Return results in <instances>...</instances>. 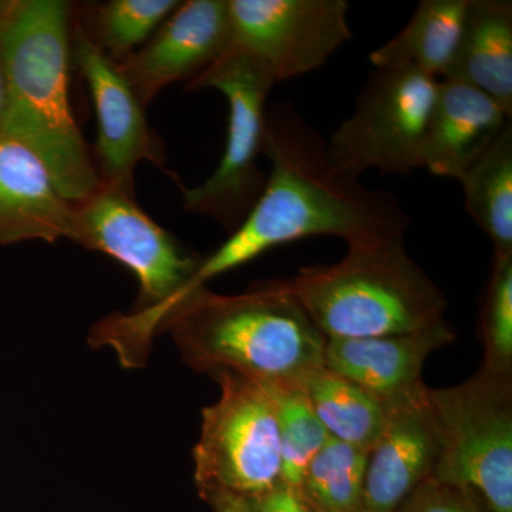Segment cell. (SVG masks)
Instances as JSON below:
<instances>
[{
  "instance_id": "cell-1",
  "label": "cell",
  "mask_w": 512,
  "mask_h": 512,
  "mask_svg": "<svg viewBox=\"0 0 512 512\" xmlns=\"http://www.w3.org/2000/svg\"><path fill=\"white\" fill-rule=\"evenodd\" d=\"M262 154L271 161L264 192L227 241L202 258L194 279L175 301L289 242L339 237L349 244L404 237L412 224L392 194L338 173L330 163L328 143L289 104L266 110Z\"/></svg>"
},
{
  "instance_id": "cell-2",
  "label": "cell",
  "mask_w": 512,
  "mask_h": 512,
  "mask_svg": "<svg viewBox=\"0 0 512 512\" xmlns=\"http://www.w3.org/2000/svg\"><path fill=\"white\" fill-rule=\"evenodd\" d=\"M73 8L64 0H8L0 13L8 77L0 134L25 144L60 194L79 204L99 190L101 180L70 101Z\"/></svg>"
},
{
  "instance_id": "cell-3",
  "label": "cell",
  "mask_w": 512,
  "mask_h": 512,
  "mask_svg": "<svg viewBox=\"0 0 512 512\" xmlns=\"http://www.w3.org/2000/svg\"><path fill=\"white\" fill-rule=\"evenodd\" d=\"M185 365L214 376L232 372L266 384H302L323 367L326 339L284 281L239 295L192 289L158 319Z\"/></svg>"
},
{
  "instance_id": "cell-4",
  "label": "cell",
  "mask_w": 512,
  "mask_h": 512,
  "mask_svg": "<svg viewBox=\"0 0 512 512\" xmlns=\"http://www.w3.org/2000/svg\"><path fill=\"white\" fill-rule=\"evenodd\" d=\"M325 339L414 332L444 320L447 299L407 254L404 237L349 242L336 264L282 279Z\"/></svg>"
},
{
  "instance_id": "cell-5",
  "label": "cell",
  "mask_w": 512,
  "mask_h": 512,
  "mask_svg": "<svg viewBox=\"0 0 512 512\" xmlns=\"http://www.w3.org/2000/svg\"><path fill=\"white\" fill-rule=\"evenodd\" d=\"M441 440L433 478L473 488L512 512V375L481 366L467 382L427 392Z\"/></svg>"
},
{
  "instance_id": "cell-6",
  "label": "cell",
  "mask_w": 512,
  "mask_h": 512,
  "mask_svg": "<svg viewBox=\"0 0 512 512\" xmlns=\"http://www.w3.org/2000/svg\"><path fill=\"white\" fill-rule=\"evenodd\" d=\"M221 396L202 410L194 478L201 498L224 493L252 500L282 481L278 416L265 383L232 372L212 376Z\"/></svg>"
},
{
  "instance_id": "cell-7",
  "label": "cell",
  "mask_w": 512,
  "mask_h": 512,
  "mask_svg": "<svg viewBox=\"0 0 512 512\" xmlns=\"http://www.w3.org/2000/svg\"><path fill=\"white\" fill-rule=\"evenodd\" d=\"M275 86L261 64L228 49L187 90L214 89L229 104L227 143L217 170L208 180L183 192L185 211L205 215L228 232L248 217L265 190L268 175L259 167L264 143L266 101Z\"/></svg>"
},
{
  "instance_id": "cell-8",
  "label": "cell",
  "mask_w": 512,
  "mask_h": 512,
  "mask_svg": "<svg viewBox=\"0 0 512 512\" xmlns=\"http://www.w3.org/2000/svg\"><path fill=\"white\" fill-rule=\"evenodd\" d=\"M440 80L414 70L376 69L355 110L328 141L330 163L359 180L369 170L409 175L423 147Z\"/></svg>"
},
{
  "instance_id": "cell-9",
  "label": "cell",
  "mask_w": 512,
  "mask_h": 512,
  "mask_svg": "<svg viewBox=\"0 0 512 512\" xmlns=\"http://www.w3.org/2000/svg\"><path fill=\"white\" fill-rule=\"evenodd\" d=\"M70 241L109 255L136 275L140 289L134 313L156 312L173 302L202 261L138 207L136 194L113 185L103 184L74 204Z\"/></svg>"
},
{
  "instance_id": "cell-10",
  "label": "cell",
  "mask_w": 512,
  "mask_h": 512,
  "mask_svg": "<svg viewBox=\"0 0 512 512\" xmlns=\"http://www.w3.org/2000/svg\"><path fill=\"white\" fill-rule=\"evenodd\" d=\"M229 49L275 84L315 72L352 40L346 0H228Z\"/></svg>"
},
{
  "instance_id": "cell-11",
  "label": "cell",
  "mask_w": 512,
  "mask_h": 512,
  "mask_svg": "<svg viewBox=\"0 0 512 512\" xmlns=\"http://www.w3.org/2000/svg\"><path fill=\"white\" fill-rule=\"evenodd\" d=\"M72 56L96 107L99 134L92 153L101 185L134 194V171L141 161L168 173L164 143L148 124L146 106L117 64L90 42L74 20Z\"/></svg>"
},
{
  "instance_id": "cell-12",
  "label": "cell",
  "mask_w": 512,
  "mask_h": 512,
  "mask_svg": "<svg viewBox=\"0 0 512 512\" xmlns=\"http://www.w3.org/2000/svg\"><path fill=\"white\" fill-rule=\"evenodd\" d=\"M228 49V0H188L140 49L116 64L147 107L171 84L191 83Z\"/></svg>"
},
{
  "instance_id": "cell-13",
  "label": "cell",
  "mask_w": 512,
  "mask_h": 512,
  "mask_svg": "<svg viewBox=\"0 0 512 512\" xmlns=\"http://www.w3.org/2000/svg\"><path fill=\"white\" fill-rule=\"evenodd\" d=\"M429 387L386 404V424L367 457L365 512H396L433 477L441 440L429 403Z\"/></svg>"
},
{
  "instance_id": "cell-14",
  "label": "cell",
  "mask_w": 512,
  "mask_h": 512,
  "mask_svg": "<svg viewBox=\"0 0 512 512\" xmlns=\"http://www.w3.org/2000/svg\"><path fill=\"white\" fill-rule=\"evenodd\" d=\"M456 338L453 328L441 320L414 332L326 339L323 366L389 403L426 386L421 370L427 357Z\"/></svg>"
},
{
  "instance_id": "cell-15",
  "label": "cell",
  "mask_w": 512,
  "mask_h": 512,
  "mask_svg": "<svg viewBox=\"0 0 512 512\" xmlns=\"http://www.w3.org/2000/svg\"><path fill=\"white\" fill-rule=\"evenodd\" d=\"M74 204L57 190L45 164L0 134V247L72 237Z\"/></svg>"
},
{
  "instance_id": "cell-16",
  "label": "cell",
  "mask_w": 512,
  "mask_h": 512,
  "mask_svg": "<svg viewBox=\"0 0 512 512\" xmlns=\"http://www.w3.org/2000/svg\"><path fill=\"white\" fill-rule=\"evenodd\" d=\"M511 123L493 99L470 84L440 80L423 147V168L460 180Z\"/></svg>"
},
{
  "instance_id": "cell-17",
  "label": "cell",
  "mask_w": 512,
  "mask_h": 512,
  "mask_svg": "<svg viewBox=\"0 0 512 512\" xmlns=\"http://www.w3.org/2000/svg\"><path fill=\"white\" fill-rule=\"evenodd\" d=\"M446 79L476 87L512 119L511 0H470L456 62Z\"/></svg>"
},
{
  "instance_id": "cell-18",
  "label": "cell",
  "mask_w": 512,
  "mask_h": 512,
  "mask_svg": "<svg viewBox=\"0 0 512 512\" xmlns=\"http://www.w3.org/2000/svg\"><path fill=\"white\" fill-rule=\"evenodd\" d=\"M470 0H423L393 39L370 53L375 69L414 70L446 79L456 62Z\"/></svg>"
},
{
  "instance_id": "cell-19",
  "label": "cell",
  "mask_w": 512,
  "mask_h": 512,
  "mask_svg": "<svg viewBox=\"0 0 512 512\" xmlns=\"http://www.w3.org/2000/svg\"><path fill=\"white\" fill-rule=\"evenodd\" d=\"M313 412L332 439L372 451L386 424V404L325 366L302 383Z\"/></svg>"
},
{
  "instance_id": "cell-20",
  "label": "cell",
  "mask_w": 512,
  "mask_h": 512,
  "mask_svg": "<svg viewBox=\"0 0 512 512\" xmlns=\"http://www.w3.org/2000/svg\"><path fill=\"white\" fill-rule=\"evenodd\" d=\"M470 217L495 256L512 255V123L458 180Z\"/></svg>"
},
{
  "instance_id": "cell-21",
  "label": "cell",
  "mask_w": 512,
  "mask_h": 512,
  "mask_svg": "<svg viewBox=\"0 0 512 512\" xmlns=\"http://www.w3.org/2000/svg\"><path fill=\"white\" fill-rule=\"evenodd\" d=\"M177 0L74 3L73 20L114 63L140 49L180 6Z\"/></svg>"
},
{
  "instance_id": "cell-22",
  "label": "cell",
  "mask_w": 512,
  "mask_h": 512,
  "mask_svg": "<svg viewBox=\"0 0 512 512\" xmlns=\"http://www.w3.org/2000/svg\"><path fill=\"white\" fill-rule=\"evenodd\" d=\"M369 453L330 437L306 467L301 487L320 512H365Z\"/></svg>"
},
{
  "instance_id": "cell-23",
  "label": "cell",
  "mask_w": 512,
  "mask_h": 512,
  "mask_svg": "<svg viewBox=\"0 0 512 512\" xmlns=\"http://www.w3.org/2000/svg\"><path fill=\"white\" fill-rule=\"evenodd\" d=\"M266 384V383H265ZM278 416L282 451V481L301 484L306 467L330 436L313 412L302 384H266Z\"/></svg>"
},
{
  "instance_id": "cell-24",
  "label": "cell",
  "mask_w": 512,
  "mask_h": 512,
  "mask_svg": "<svg viewBox=\"0 0 512 512\" xmlns=\"http://www.w3.org/2000/svg\"><path fill=\"white\" fill-rule=\"evenodd\" d=\"M483 367L512 375V255L494 256L480 319Z\"/></svg>"
},
{
  "instance_id": "cell-25",
  "label": "cell",
  "mask_w": 512,
  "mask_h": 512,
  "mask_svg": "<svg viewBox=\"0 0 512 512\" xmlns=\"http://www.w3.org/2000/svg\"><path fill=\"white\" fill-rule=\"evenodd\" d=\"M396 512H494L476 490L430 477Z\"/></svg>"
},
{
  "instance_id": "cell-26",
  "label": "cell",
  "mask_w": 512,
  "mask_h": 512,
  "mask_svg": "<svg viewBox=\"0 0 512 512\" xmlns=\"http://www.w3.org/2000/svg\"><path fill=\"white\" fill-rule=\"evenodd\" d=\"M247 503L249 512H320L303 491L301 484L285 481Z\"/></svg>"
},
{
  "instance_id": "cell-27",
  "label": "cell",
  "mask_w": 512,
  "mask_h": 512,
  "mask_svg": "<svg viewBox=\"0 0 512 512\" xmlns=\"http://www.w3.org/2000/svg\"><path fill=\"white\" fill-rule=\"evenodd\" d=\"M210 505L212 512H249L247 500L234 495L215 493L202 498Z\"/></svg>"
},
{
  "instance_id": "cell-28",
  "label": "cell",
  "mask_w": 512,
  "mask_h": 512,
  "mask_svg": "<svg viewBox=\"0 0 512 512\" xmlns=\"http://www.w3.org/2000/svg\"><path fill=\"white\" fill-rule=\"evenodd\" d=\"M6 106H8V77H6L5 59L0 47V128L5 119Z\"/></svg>"
},
{
  "instance_id": "cell-29",
  "label": "cell",
  "mask_w": 512,
  "mask_h": 512,
  "mask_svg": "<svg viewBox=\"0 0 512 512\" xmlns=\"http://www.w3.org/2000/svg\"><path fill=\"white\" fill-rule=\"evenodd\" d=\"M6 3H8V0H0V12L5 9Z\"/></svg>"
}]
</instances>
